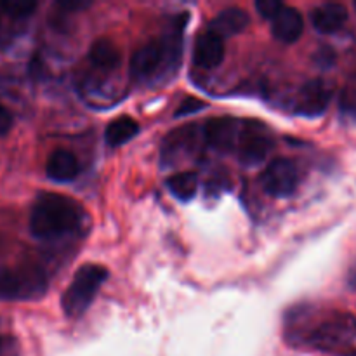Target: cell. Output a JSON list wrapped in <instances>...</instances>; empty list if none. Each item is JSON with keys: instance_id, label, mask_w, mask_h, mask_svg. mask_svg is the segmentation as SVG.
<instances>
[{"instance_id": "ac0fdd59", "label": "cell", "mask_w": 356, "mask_h": 356, "mask_svg": "<svg viewBox=\"0 0 356 356\" xmlns=\"http://www.w3.org/2000/svg\"><path fill=\"white\" fill-rule=\"evenodd\" d=\"M0 7L7 16L14 17V19H24L37 9V3L26 2V0H10V2L0 3Z\"/></svg>"}, {"instance_id": "277c9868", "label": "cell", "mask_w": 356, "mask_h": 356, "mask_svg": "<svg viewBox=\"0 0 356 356\" xmlns=\"http://www.w3.org/2000/svg\"><path fill=\"white\" fill-rule=\"evenodd\" d=\"M298 169L289 159H275L261 174V186L277 198L291 197L298 188Z\"/></svg>"}, {"instance_id": "8992f818", "label": "cell", "mask_w": 356, "mask_h": 356, "mask_svg": "<svg viewBox=\"0 0 356 356\" xmlns=\"http://www.w3.org/2000/svg\"><path fill=\"white\" fill-rule=\"evenodd\" d=\"M271 148H273V139L264 134L259 127H254L250 131L242 129L240 132L236 149H238V160L245 167H256L264 162Z\"/></svg>"}, {"instance_id": "7c38bea8", "label": "cell", "mask_w": 356, "mask_h": 356, "mask_svg": "<svg viewBox=\"0 0 356 356\" xmlns=\"http://www.w3.org/2000/svg\"><path fill=\"white\" fill-rule=\"evenodd\" d=\"M348 21V9L343 3H323L312 13V23L318 33L332 35Z\"/></svg>"}, {"instance_id": "4fadbf2b", "label": "cell", "mask_w": 356, "mask_h": 356, "mask_svg": "<svg viewBox=\"0 0 356 356\" xmlns=\"http://www.w3.org/2000/svg\"><path fill=\"white\" fill-rule=\"evenodd\" d=\"M250 17L249 14L243 9L238 7H228V9H222L221 13H218V16L211 21V30L212 33H216L218 37H233V35H238L249 26Z\"/></svg>"}, {"instance_id": "484cf974", "label": "cell", "mask_w": 356, "mask_h": 356, "mask_svg": "<svg viewBox=\"0 0 356 356\" xmlns=\"http://www.w3.org/2000/svg\"><path fill=\"white\" fill-rule=\"evenodd\" d=\"M355 7H356V3H355Z\"/></svg>"}, {"instance_id": "7402d4cb", "label": "cell", "mask_w": 356, "mask_h": 356, "mask_svg": "<svg viewBox=\"0 0 356 356\" xmlns=\"http://www.w3.org/2000/svg\"><path fill=\"white\" fill-rule=\"evenodd\" d=\"M10 125H13V117H10L9 111L0 104V136H6L10 131Z\"/></svg>"}, {"instance_id": "ffe728a7", "label": "cell", "mask_w": 356, "mask_h": 356, "mask_svg": "<svg viewBox=\"0 0 356 356\" xmlns=\"http://www.w3.org/2000/svg\"><path fill=\"white\" fill-rule=\"evenodd\" d=\"M204 106L205 103L198 99V97H186V99H183V103L177 106L176 117H186V115H191L195 113V111L202 110Z\"/></svg>"}, {"instance_id": "5bb4252c", "label": "cell", "mask_w": 356, "mask_h": 356, "mask_svg": "<svg viewBox=\"0 0 356 356\" xmlns=\"http://www.w3.org/2000/svg\"><path fill=\"white\" fill-rule=\"evenodd\" d=\"M79 160L68 149H56L51 153L45 165V172L56 183H68L79 176Z\"/></svg>"}, {"instance_id": "8fae6325", "label": "cell", "mask_w": 356, "mask_h": 356, "mask_svg": "<svg viewBox=\"0 0 356 356\" xmlns=\"http://www.w3.org/2000/svg\"><path fill=\"white\" fill-rule=\"evenodd\" d=\"M302 30H305V21H302L301 13L289 6L282 7L280 13L273 17V24H271L273 37L280 42H285V44L298 42L301 38Z\"/></svg>"}, {"instance_id": "9a60e30c", "label": "cell", "mask_w": 356, "mask_h": 356, "mask_svg": "<svg viewBox=\"0 0 356 356\" xmlns=\"http://www.w3.org/2000/svg\"><path fill=\"white\" fill-rule=\"evenodd\" d=\"M139 132V124L132 117H118L108 124L106 132H104V139L110 146L117 148V146L125 145L131 141L136 134Z\"/></svg>"}, {"instance_id": "9c48e42d", "label": "cell", "mask_w": 356, "mask_h": 356, "mask_svg": "<svg viewBox=\"0 0 356 356\" xmlns=\"http://www.w3.org/2000/svg\"><path fill=\"white\" fill-rule=\"evenodd\" d=\"M330 96H332V92L323 80H309L301 89V96H299L296 110L305 117H320L329 108Z\"/></svg>"}, {"instance_id": "3957f363", "label": "cell", "mask_w": 356, "mask_h": 356, "mask_svg": "<svg viewBox=\"0 0 356 356\" xmlns=\"http://www.w3.org/2000/svg\"><path fill=\"white\" fill-rule=\"evenodd\" d=\"M47 291V275L38 266H19L0 270V299L28 301L44 296Z\"/></svg>"}, {"instance_id": "603a6c76", "label": "cell", "mask_w": 356, "mask_h": 356, "mask_svg": "<svg viewBox=\"0 0 356 356\" xmlns=\"http://www.w3.org/2000/svg\"><path fill=\"white\" fill-rule=\"evenodd\" d=\"M89 6V2H70V0H66V2H58V7H61V9L65 10H80L86 9V7Z\"/></svg>"}, {"instance_id": "52a82bcc", "label": "cell", "mask_w": 356, "mask_h": 356, "mask_svg": "<svg viewBox=\"0 0 356 356\" xmlns=\"http://www.w3.org/2000/svg\"><path fill=\"white\" fill-rule=\"evenodd\" d=\"M356 334V318L351 315H336L323 322L313 332V343L318 346H336L353 339Z\"/></svg>"}, {"instance_id": "e0dca14e", "label": "cell", "mask_w": 356, "mask_h": 356, "mask_svg": "<svg viewBox=\"0 0 356 356\" xmlns=\"http://www.w3.org/2000/svg\"><path fill=\"white\" fill-rule=\"evenodd\" d=\"M167 188L176 197L177 200L188 202L195 197L198 190V177L195 172L184 170V172H177L167 179Z\"/></svg>"}, {"instance_id": "2e32d148", "label": "cell", "mask_w": 356, "mask_h": 356, "mask_svg": "<svg viewBox=\"0 0 356 356\" xmlns=\"http://www.w3.org/2000/svg\"><path fill=\"white\" fill-rule=\"evenodd\" d=\"M89 59L97 68H113L120 63V51L111 40L99 38L90 45Z\"/></svg>"}, {"instance_id": "30bf717a", "label": "cell", "mask_w": 356, "mask_h": 356, "mask_svg": "<svg viewBox=\"0 0 356 356\" xmlns=\"http://www.w3.org/2000/svg\"><path fill=\"white\" fill-rule=\"evenodd\" d=\"M225 59V42L212 31L198 35L193 47L195 66L204 70H211L219 66Z\"/></svg>"}, {"instance_id": "5b68a950", "label": "cell", "mask_w": 356, "mask_h": 356, "mask_svg": "<svg viewBox=\"0 0 356 356\" xmlns=\"http://www.w3.org/2000/svg\"><path fill=\"white\" fill-rule=\"evenodd\" d=\"M242 127L238 125V120L232 117H216L205 122L202 134H204L205 143L212 149L221 153H229L233 148H236L240 139Z\"/></svg>"}, {"instance_id": "cb8c5ba5", "label": "cell", "mask_w": 356, "mask_h": 356, "mask_svg": "<svg viewBox=\"0 0 356 356\" xmlns=\"http://www.w3.org/2000/svg\"><path fill=\"white\" fill-rule=\"evenodd\" d=\"M316 59H318L322 65L329 66L330 63H334V59H336V56H334V51H330V49H322V51L316 54Z\"/></svg>"}, {"instance_id": "d4e9b609", "label": "cell", "mask_w": 356, "mask_h": 356, "mask_svg": "<svg viewBox=\"0 0 356 356\" xmlns=\"http://www.w3.org/2000/svg\"><path fill=\"white\" fill-rule=\"evenodd\" d=\"M346 282H348V289H350V291L356 292V263L350 268V271H348Z\"/></svg>"}, {"instance_id": "44dd1931", "label": "cell", "mask_w": 356, "mask_h": 356, "mask_svg": "<svg viewBox=\"0 0 356 356\" xmlns=\"http://www.w3.org/2000/svg\"><path fill=\"white\" fill-rule=\"evenodd\" d=\"M0 356H19L17 343L10 336H0Z\"/></svg>"}, {"instance_id": "7a4b0ae2", "label": "cell", "mask_w": 356, "mask_h": 356, "mask_svg": "<svg viewBox=\"0 0 356 356\" xmlns=\"http://www.w3.org/2000/svg\"><path fill=\"white\" fill-rule=\"evenodd\" d=\"M108 270L99 264H83L76 273L73 275L72 284L66 287L61 298V306L65 315L80 316L87 312L92 301L96 299L101 285L106 282Z\"/></svg>"}, {"instance_id": "6da1fadb", "label": "cell", "mask_w": 356, "mask_h": 356, "mask_svg": "<svg viewBox=\"0 0 356 356\" xmlns=\"http://www.w3.org/2000/svg\"><path fill=\"white\" fill-rule=\"evenodd\" d=\"M82 225V207L72 198L44 193L30 212V232L42 240H56L76 232Z\"/></svg>"}, {"instance_id": "ba28073f", "label": "cell", "mask_w": 356, "mask_h": 356, "mask_svg": "<svg viewBox=\"0 0 356 356\" xmlns=\"http://www.w3.org/2000/svg\"><path fill=\"white\" fill-rule=\"evenodd\" d=\"M167 54H169V49L165 42L162 44L159 40H153L141 45L131 58V75L139 80L148 79L159 70Z\"/></svg>"}, {"instance_id": "d6986e66", "label": "cell", "mask_w": 356, "mask_h": 356, "mask_svg": "<svg viewBox=\"0 0 356 356\" xmlns=\"http://www.w3.org/2000/svg\"><path fill=\"white\" fill-rule=\"evenodd\" d=\"M282 7H284V3L278 2V0H259V2H256L257 13H259L264 19L271 21H273V17L280 13Z\"/></svg>"}]
</instances>
